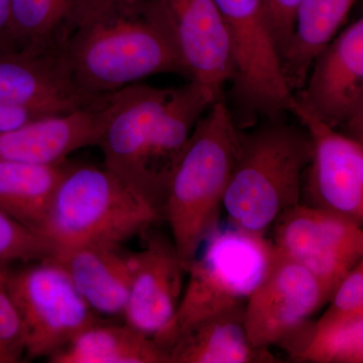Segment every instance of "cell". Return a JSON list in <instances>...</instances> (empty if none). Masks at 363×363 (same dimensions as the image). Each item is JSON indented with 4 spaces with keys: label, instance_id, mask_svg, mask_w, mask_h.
I'll list each match as a JSON object with an SVG mask.
<instances>
[{
    "label": "cell",
    "instance_id": "6da1fadb",
    "mask_svg": "<svg viewBox=\"0 0 363 363\" xmlns=\"http://www.w3.org/2000/svg\"><path fill=\"white\" fill-rule=\"evenodd\" d=\"M88 104L160 74L187 77L162 0H97L56 52Z\"/></svg>",
    "mask_w": 363,
    "mask_h": 363
},
{
    "label": "cell",
    "instance_id": "7a4b0ae2",
    "mask_svg": "<svg viewBox=\"0 0 363 363\" xmlns=\"http://www.w3.org/2000/svg\"><path fill=\"white\" fill-rule=\"evenodd\" d=\"M240 128L225 100L215 102L196 124L177 164L162 208L186 271L220 225L222 202L240 150Z\"/></svg>",
    "mask_w": 363,
    "mask_h": 363
},
{
    "label": "cell",
    "instance_id": "3957f363",
    "mask_svg": "<svg viewBox=\"0 0 363 363\" xmlns=\"http://www.w3.org/2000/svg\"><path fill=\"white\" fill-rule=\"evenodd\" d=\"M312 155V140L303 125L278 119L240 133V154L222 202L229 224L266 233L279 214L301 203Z\"/></svg>",
    "mask_w": 363,
    "mask_h": 363
},
{
    "label": "cell",
    "instance_id": "277c9868",
    "mask_svg": "<svg viewBox=\"0 0 363 363\" xmlns=\"http://www.w3.org/2000/svg\"><path fill=\"white\" fill-rule=\"evenodd\" d=\"M272 250L264 234L219 225L189 266L188 284L175 316L152 337L155 342L168 353L196 324L245 308L266 274Z\"/></svg>",
    "mask_w": 363,
    "mask_h": 363
},
{
    "label": "cell",
    "instance_id": "5b68a950",
    "mask_svg": "<svg viewBox=\"0 0 363 363\" xmlns=\"http://www.w3.org/2000/svg\"><path fill=\"white\" fill-rule=\"evenodd\" d=\"M160 219L108 169L70 162L52 196L44 235L59 252L81 245H121Z\"/></svg>",
    "mask_w": 363,
    "mask_h": 363
},
{
    "label": "cell",
    "instance_id": "8992f818",
    "mask_svg": "<svg viewBox=\"0 0 363 363\" xmlns=\"http://www.w3.org/2000/svg\"><path fill=\"white\" fill-rule=\"evenodd\" d=\"M230 40L234 104L238 128L259 117L278 121L291 112L295 94L289 87L272 35L266 0H214Z\"/></svg>",
    "mask_w": 363,
    "mask_h": 363
},
{
    "label": "cell",
    "instance_id": "52a82bcc",
    "mask_svg": "<svg viewBox=\"0 0 363 363\" xmlns=\"http://www.w3.org/2000/svg\"><path fill=\"white\" fill-rule=\"evenodd\" d=\"M0 281L20 314L30 359L51 357L101 322L55 259L0 264Z\"/></svg>",
    "mask_w": 363,
    "mask_h": 363
},
{
    "label": "cell",
    "instance_id": "ba28073f",
    "mask_svg": "<svg viewBox=\"0 0 363 363\" xmlns=\"http://www.w3.org/2000/svg\"><path fill=\"white\" fill-rule=\"evenodd\" d=\"M272 226L274 247L311 272L326 303L362 259V225L328 210L298 203L279 214Z\"/></svg>",
    "mask_w": 363,
    "mask_h": 363
},
{
    "label": "cell",
    "instance_id": "9c48e42d",
    "mask_svg": "<svg viewBox=\"0 0 363 363\" xmlns=\"http://www.w3.org/2000/svg\"><path fill=\"white\" fill-rule=\"evenodd\" d=\"M296 100L344 135L363 140V20L353 21L319 52Z\"/></svg>",
    "mask_w": 363,
    "mask_h": 363
},
{
    "label": "cell",
    "instance_id": "30bf717a",
    "mask_svg": "<svg viewBox=\"0 0 363 363\" xmlns=\"http://www.w3.org/2000/svg\"><path fill=\"white\" fill-rule=\"evenodd\" d=\"M325 304L311 272L274 247L264 278L245 303L247 337L255 347L281 345Z\"/></svg>",
    "mask_w": 363,
    "mask_h": 363
},
{
    "label": "cell",
    "instance_id": "8fae6325",
    "mask_svg": "<svg viewBox=\"0 0 363 363\" xmlns=\"http://www.w3.org/2000/svg\"><path fill=\"white\" fill-rule=\"evenodd\" d=\"M291 112L309 133L313 145L302 196H307L311 206L362 225L363 140L329 128L306 111L296 98Z\"/></svg>",
    "mask_w": 363,
    "mask_h": 363
},
{
    "label": "cell",
    "instance_id": "7c38bea8",
    "mask_svg": "<svg viewBox=\"0 0 363 363\" xmlns=\"http://www.w3.org/2000/svg\"><path fill=\"white\" fill-rule=\"evenodd\" d=\"M219 100L206 87L190 80L171 90L150 128L140 162L138 195L161 218L169 181L196 124Z\"/></svg>",
    "mask_w": 363,
    "mask_h": 363
},
{
    "label": "cell",
    "instance_id": "4fadbf2b",
    "mask_svg": "<svg viewBox=\"0 0 363 363\" xmlns=\"http://www.w3.org/2000/svg\"><path fill=\"white\" fill-rule=\"evenodd\" d=\"M175 30L189 80L224 99L233 75V52L225 23L214 0H162Z\"/></svg>",
    "mask_w": 363,
    "mask_h": 363
},
{
    "label": "cell",
    "instance_id": "5bb4252c",
    "mask_svg": "<svg viewBox=\"0 0 363 363\" xmlns=\"http://www.w3.org/2000/svg\"><path fill=\"white\" fill-rule=\"evenodd\" d=\"M174 245L160 234L133 252V278L124 309L125 324L154 337L175 316L186 274Z\"/></svg>",
    "mask_w": 363,
    "mask_h": 363
},
{
    "label": "cell",
    "instance_id": "9a60e30c",
    "mask_svg": "<svg viewBox=\"0 0 363 363\" xmlns=\"http://www.w3.org/2000/svg\"><path fill=\"white\" fill-rule=\"evenodd\" d=\"M111 95L100 104L0 133V161L58 164L75 150L97 145L111 113Z\"/></svg>",
    "mask_w": 363,
    "mask_h": 363
},
{
    "label": "cell",
    "instance_id": "2e32d148",
    "mask_svg": "<svg viewBox=\"0 0 363 363\" xmlns=\"http://www.w3.org/2000/svg\"><path fill=\"white\" fill-rule=\"evenodd\" d=\"M171 90L135 83L111 95V113L97 147L104 168L138 195L143 147Z\"/></svg>",
    "mask_w": 363,
    "mask_h": 363
},
{
    "label": "cell",
    "instance_id": "e0dca14e",
    "mask_svg": "<svg viewBox=\"0 0 363 363\" xmlns=\"http://www.w3.org/2000/svg\"><path fill=\"white\" fill-rule=\"evenodd\" d=\"M0 102L51 114L95 105L72 87L56 52L25 51L0 52Z\"/></svg>",
    "mask_w": 363,
    "mask_h": 363
},
{
    "label": "cell",
    "instance_id": "ac0fdd59",
    "mask_svg": "<svg viewBox=\"0 0 363 363\" xmlns=\"http://www.w3.org/2000/svg\"><path fill=\"white\" fill-rule=\"evenodd\" d=\"M55 259L93 311L123 316L133 278V252H125L121 245H88L60 250Z\"/></svg>",
    "mask_w": 363,
    "mask_h": 363
},
{
    "label": "cell",
    "instance_id": "d6986e66",
    "mask_svg": "<svg viewBox=\"0 0 363 363\" xmlns=\"http://www.w3.org/2000/svg\"><path fill=\"white\" fill-rule=\"evenodd\" d=\"M169 363L279 362L267 348L250 343L245 308L209 318L177 339L168 350Z\"/></svg>",
    "mask_w": 363,
    "mask_h": 363
},
{
    "label": "cell",
    "instance_id": "ffe728a7",
    "mask_svg": "<svg viewBox=\"0 0 363 363\" xmlns=\"http://www.w3.org/2000/svg\"><path fill=\"white\" fill-rule=\"evenodd\" d=\"M355 0H300L292 37L283 57L284 76L293 91L302 89L313 62L347 18Z\"/></svg>",
    "mask_w": 363,
    "mask_h": 363
},
{
    "label": "cell",
    "instance_id": "44dd1931",
    "mask_svg": "<svg viewBox=\"0 0 363 363\" xmlns=\"http://www.w3.org/2000/svg\"><path fill=\"white\" fill-rule=\"evenodd\" d=\"M69 164L0 161V210L44 235L52 196Z\"/></svg>",
    "mask_w": 363,
    "mask_h": 363
},
{
    "label": "cell",
    "instance_id": "7402d4cb",
    "mask_svg": "<svg viewBox=\"0 0 363 363\" xmlns=\"http://www.w3.org/2000/svg\"><path fill=\"white\" fill-rule=\"evenodd\" d=\"M52 363H169L154 339L130 325H93L51 357Z\"/></svg>",
    "mask_w": 363,
    "mask_h": 363
},
{
    "label": "cell",
    "instance_id": "603a6c76",
    "mask_svg": "<svg viewBox=\"0 0 363 363\" xmlns=\"http://www.w3.org/2000/svg\"><path fill=\"white\" fill-rule=\"evenodd\" d=\"M97 0H11L16 51L56 52Z\"/></svg>",
    "mask_w": 363,
    "mask_h": 363
},
{
    "label": "cell",
    "instance_id": "cb8c5ba5",
    "mask_svg": "<svg viewBox=\"0 0 363 363\" xmlns=\"http://www.w3.org/2000/svg\"><path fill=\"white\" fill-rule=\"evenodd\" d=\"M295 362L362 363L363 318L307 322L281 344Z\"/></svg>",
    "mask_w": 363,
    "mask_h": 363
},
{
    "label": "cell",
    "instance_id": "d4e9b609",
    "mask_svg": "<svg viewBox=\"0 0 363 363\" xmlns=\"http://www.w3.org/2000/svg\"><path fill=\"white\" fill-rule=\"evenodd\" d=\"M58 247L0 210V264L55 259Z\"/></svg>",
    "mask_w": 363,
    "mask_h": 363
},
{
    "label": "cell",
    "instance_id": "484cf974",
    "mask_svg": "<svg viewBox=\"0 0 363 363\" xmlns=\"http://www.w3.org/2000/svg\"><path fill=\"white\" fill-rule=\"evenodd\" d=\"M321 317L328 319L363 318V259L341 279Z\"/></svg>",
    "mask_w": 363,
    "mask_h": 363
},
{
    "label": "cell",
    "instance_id": "4316f807",
    "mask_svg": "<svg viewBox=\"0 0 363 363\" xmlns=\"http://www.w3.org/2000/svg\"><path fill=\"white\" fill-rule=\"evenodd\" d=\"M298 2L300 0H266L269 25L281 60L292 37Z\"/></svg>",
    "mask_w": 363,
    "mask_h": 363
},
{
    "label": "cell",
    "instance_id": "83f0119b",
    "mask_svg": "<svg viewBox=\"0 0 363 363\" xmlns=\"http://www.w3.org/2000/svg\"><path fill=\"white\" fill-rule=\"evenodd\" d=\"M51 116L55 114L48 113L26 105L0 102V133L18 130Z\"/></svg>",
    "mask_w": 363,
    "mask_h": 363
},
{
    "label": "cell",
    "instance_id": "f1b7e54d",
    "mask_svg": "<svg viewBox=\"0 0 363 363\" xmlns=\"http://www.w3.org/2000/svg\"><path fill=\"white\" fill-rule=\"evenodd\" d=\"M16 51L11 35V0H0V52Z\"/></svg>",
    "mask_w": 363,
    "mask_h": 363
},
{
    "label": "cell",
    "instance_id": "f546056e",
    "mask_svg": "<svg viewBox=\"0 0 363 363\" xmlns=\"http://www.w3.org/2000/svg\"><path fill=\"white\" fill-rule=\"evenodd\" d=\"M0 363H4V359H2L1 354H0Z\"/></svg>",
    "mask_w": 363,
    "mask_h": 363
}]
</instances>
